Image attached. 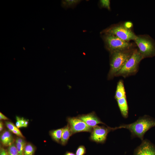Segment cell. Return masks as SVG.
I'll return each mask as SVG.
<instances>
[{"instance_id": "obj_1", "label": "cell", "mask_w": 155, "mask_h": 155, "mask_svg": "<svg viewBox=\"0 0 155 155\" xmlns=\"http://www.w3.org/2000/svg\"><path fill=\"white\" fill-rule=\"evenodd\" d=\"M155 126V120L147 116L140 117L135 122L128 124H123L120 126L113 128L114 131L118 129H128L132 137H137L143 140L145 133L150 128Z\"/></svg>"}, {"instance_id": "obj_2", "label": "cell", "mask_w": 155, "mask_h": 155, "mask_svg": "<svg viewBox=\"0 0 155 155\" xmlns=\"http://www.w3.org/2000/svg\"><path fill=\"white\" fill-rule=\"evenodd\" d=\"M135 49L113 51L110 53V69L108 79L110 80L115 76L131 56Z\"/></svg>"}, {"instance_id": "obj_3", "label": "cell", "mask_w": 155, "mask_h": 155, "mask_svg": "<svg viewBox=\"0 0 155 155\" xmlns=\"http://www.w3.org/2000/svg\"><path fill=\"white\" fill-rule=\"evenodd\" d=\"M101 34L105 47L109 53L116 51L134 49L135 44L123 40L111 34Z\"/></svg>"}, {"instance_id": "obj_4", "label": "cell", "mask_w": 155, "mask_h": 155, "mask_svg": "<svg viewBox=\"0 0 155 155\" xmlns=\"http://www.w3.org/2000/svg\"><path fill=\"white\" fill-rule=\"evenodd\" d=\"M134 41L144 59L155 56V41L150 36H137Z\"/></svg>"}, {"instance_id": "obj_5", "label": "cell", "mask_w": 155, "mask_h": 155, "mask_svg": "<svg viewBox=\"0 0 155 155\" xmlns=\"http://www.w3.org/2000/svg\"><path fill=\"white\" fill-rule=\"evenodd\" d=\"M143 59L139 50L135 49L131 57L115 76H122L125 78L135 74L138 71L140 62Z\"/></svg>"}, {"instance_id": "obj_6", "label": "cell", "mask_w": 155, "mask_h": 155, "mask_svg": "<svg viewBox=\"0 0 155 155\" xmlns=\"http://www.w3.org/2000/svg\"><path fill=\"white\" fill-rule=\"evenodd\" d=\"M100 34H111L127 42L130 40L134 41L137 37L129 27L122 24L112 25L102 30Z\"/></svg>"}, {"instance_id": "obj_7", "label": "cell", "mask_w": 155, "mask_h": 155, "mask_svg": "<svg viewBox=\"0 0 155 155\" xmlns=\"http://www.w3.org/2000/svg\"><path fill=\"white\" fill-rule=\"evenodd\" d=\"M112 131H113V128L97 125L93 127L90 139L97 143H104L106 140L108 133Z\"/></svg>"}, {"instance_id": "obj_8", "label": "cell", "mask_w": 155, "mask_h": 155, "mask_svg": "<svg viewBox=\"0 0 155 155\" xmlns=\"http://www.w3.org/2000/svg\"><path fill=\"white\" fill-rule=\"evenodd\" d=\"M68 124L71 128L73 135L82 132H92L93 127L88 126L83 121L78 117H68Z\"/></svg>"}, {"instance_id": "obj_9", "label": "cell", "mask_w": 155, "mask_h": 155, "mask_svg": "<svg viewBox=\"0 0 155 155\" xmlns=\"http://www.w3.org/2000/svg\"><path fill=\"white\" fill-rule=\"evenodd\" d=\"M134 155H155V148L149 142L143 140L135 150Z\"/></svg>"}, {"instance_id": "obj_10", "label": "cell", "mask_w": 155, "mask_h": 155, "mask_svg": "<svg viewBox=\"0 0 155 155\" xmlns=\"http://www.w3.org/2000/svg\"><path fill=\"white\" fill-rule=\"evenodd\" d=\"M77 117L91 127H93L99 124L106 125L101 121L94 112L86 114L79 115Z\"/></svg>"}, {"instance_id": "obj_11", "label": "cell", "mask_w": 155, "mask_h": 155, "mask_svg": "<svg viewBox=\"0 0 155 155\" xmlns=\"http://www.w3.org/2000/svg\"><path fill=\"white\" fill-rule=\"evenodd\" d=\"M116 100L122 115L124 118H127L128 116L129 109L126 97Z\"/></svg>"}, {"instance_id": "obj_12", "label": "cell", "mask_w": 155, "mask_h": 155, "mask_svg": "<svg viewBox=\"0 0 155 155\" xmlns=\"http://www.w3.org/2000/svg\"><path fill=\"white\" fill-rule=\"evenodd\" d=\"M0 140L3 146H9L13 143V139L10 132L9 131L5 130L1 134Z\"/></svg>"}, {"instance_id": "obj_13", "label": "cell", "mask_w": 155, "mask_h": 155, "mask_svg": "<svg viewBox=\"0 0 155 155\" xmlns=\"http://www.w3.org/2000/svg\"><path fill=\"white\" fill-rule=\"evenodd\" d=\"M73 135L70 127L67 123V125L63 128V131L61 140V144L63 145L67 143L70 137Z\"/></svg>"}, {"instance_id": "obj_14", "label": "cell", "mask_w": 155, "mask_h": 155, "mask_svg": "<svg viewBox=\"0 0 155 155\" xmlns=\"http://www.w3.org/2000/svg\"><path fill=\"white\" fill-rule=\"evenodd\" d=\"M125 97L126 95L123 82L121 80L117 83L115 98L117 100Z\"/></svg>"}, {"instance_id": "obj_15", "label": "cell", "mask_w": 155, "mask_h": 155, "mask_svg": "<svg viewBox=\"0 0 155 155\" xmlns=\"http://www.w3.org/2000/svg\"><path fill=\"white\" fill-rule=\"evenodd\" d=\"M63 128L52 130L50 132V134L53 139L58 143L61 142Z\"/></svg>"}, {"instance_id": "obj_16", "label": "cell", "mask_w": 155, "mask_h": 155, "mask_svg": "<svg viewBox=\"0 0 155 155\" xmlns=\"http://www.w3.org/2000/svg\"><path fill=\"white\" fill-rule=\"evenodd\" d=\"M81 0H65L61 1V5L65 8H72L78 4Z\"/></svg>"}, {"instance_id": "obj_17", "label": "cell", "mask_w": 155, "mask_h": 155, "mask_svg": "<svg viewBox=\"0 0 155 155\" xmlns=\"http://www.w3.org/2000/svg\"><path fill=\"white\" fill-rule=\"evenodd\" d=\"M35 151L34 146L30 144H26L24 150V155H33Z\"/></svg>"}, {"instance_id": "obj_18", "label": "cell", "mask_w": 155, "mask_h": 155, "mask_svg": "<svg viewBox=\"0 0 155 155\" xmlns=\"http://www.w3.org/2000/svg\"><path fill=\"white\" fill-rule=\"evenodd\" d=\"M16 143L18 155H24V150L26 143Z\"/></svg>"}, {"instance_id": "obj_19", "label": "cell", "mask_w": 155, "mask_h": 155, "mask_svg": "<svg viewBox=\"0 0 155 155\" xmlns=\"http://www.w3.org/2000/svg\"><path fill=\"white\" fill-rule=\"evenodd\" d=\"M7 150L9 155H18L16 145L14 143L9 146Z\"/></svg>"}, {"instance_id": "obj_20", "label": "cell", "mask_w": 155, "mask_h": 155, "mask_svg": "<svg viewBox=\"0 0 155 155\" xmlns=\"http://www.w3.org/2000/svg\"><path fill=\"white\" fill-rule=\"evenodd\" d=\"M86 153V149L84 146L81 145L78 147L76 151V155H84Z\"/></svg>"}, {"instance_id": "obj_21", "label": "cell", "mask_w": 155, "mask_h": 155, "mask_svg": "<svg viewBox=\"0 0 155 155\" xmlns=\"http://www.w3.org/2000/svg\"><path fill=\"white\" fill-rule=\"evenodd\" d=\"M100 6L102 7L106 8L110 10V1L108 0H101L100 1Z\"/></svg>"}, {"instance_id": "obj_22", "label": "cell", "mask_w": 155, "mask_h": 155, "mask_svg": "<svg viewBox=\"0 0 155 155\" xmlns=\"http://www.w3.org/2000/svg\"><path fill=\"white\" fill-rule=\"evenodd\" d=\"M5 124L7 128L11 131L14 130L18 129L13 124L10 122L6 121L5 122Z\"/></svg>"}, {"instance_id": "obj_23", "label": "cell", "mask_w": 155, "mask_h": 155, "mask_svg": "<svg viewBox=\"0 0 155 155\" xmlns=\"http://www.w3.org/2000/svg\"><path fill=\"white\" fill-rule=\"evenodd\" d=\"M0 155H9L7 150L2 147H0Z\"/></svg>"}, {"instance_id": "obj_24", "label": "cell", "mask_w": 155, "mask_h": 155, "mask_svg": "<svg viewBox=\"0 0 155 155\" xmlns=\"http://www.w3.org/2000/svg\"><path fill=\"white\" fill-rule=\"evenodd\" d=\"M11 132L19 136L22 137V138L24 137V136L23 135L22 133L18 129L14 130L12 131Z\"/></svg>"}, {"instance_id": "obj_25", "label": "cell", "mask_w": 155, "mask_h": 155, "mask_svg": "<svg viewBox=\"0 0 155 155\" xmlns=\"http://www.w3.org/2000/svg\"><path fill=\"white\" fill-rule=\"evenodd\" d=\"M16 126L18 128H19L20 127H22L21 125V123L20 119L21 118H20L18 117H16Z\"/></svg>"}, {"instance_id": "obj_26", "label": "cell", "mask_w": 155, "mask_h": 155, "mask_svg": "<svg viewBox=\"0 0 155 155\" xmlns=\"http://www.w3.org/2000/svg\"><path fill=\"white\" fill-rule=\"evenodd\" d=\"M16 142L21 143H26L25 141L22 137H17L16 139Z\"/></svg>"}, {"instance_id": "obj_27", "label": "cell", "mask_w": 155, "mask_h": 155, "mask_svg": "<svg viewBox=\"0 0 155 155\" xmlns=\"http://www.w3.org/2000/svg\"><path fill=\"white\" fill-rule=\"evenodd\" d=\"M0 119L8 120V118L1 112L0 113Z\"/></svg>"}, {"instance_id": "obj_28", "label": "cell", "mask_w": 155, "mask_h": 155, "mask_svg": "<svg viewBox=\"0 0 155 155\" xmlns=\"http://www.w3.org/2000/svg\"><path fill=\"white\" fill-rule=\"evenodd\" d=\"M20 121L22 127H24L25 122V119H24L22 117L21 118Z\"/></svg>"}, {"instance_id": "obj_29", "label": "cell", "mask_w": 155, "mask_h": 155, "mask_svg": "<svg viewBox=\"0 0 155 155\" xmlns=\"http://www.w3.org/2000/svg\"><path fill=\"white\" fill-rule=\"evenodd\" d=\"M64 155H76L73 152H71L67 151L65 153V154Z\"/></svg>"}, {"instance_id": "obj_30", "label": "cell", "mask_w": 155, "mask_h": 155, "mask_svg": "<svg viewBox=\"0 0 155 155\" xmlns=\"http://www.w3.org/2000/svg\"><path fill=\"white\" fill-rule=\"evenodd\" d=\"M3 129V124L2 121L0 122V131H2Z\"/></svg>"}, {"instance_id": "obj_31", "label": "cell", "mask_w": 155, "mask_h": 155, "mask_svg": "<svg viewBox=\"0 0 155 155\" xmlns=\"http://www.w3.org/2000/svg\"><path fill=\"white\" fill-rule=\"evenodd\" d=\"M28 121L26 120V119H25V122H24V127H26L28 125Z\"/></svg>"}]
</instances>
